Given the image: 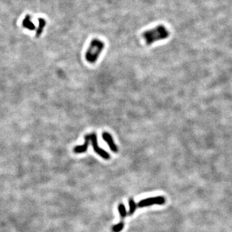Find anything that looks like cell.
Instances as JSON below:
<instances>
[{"mask_svg": "<svg viewBox=\"0 0 232 232\" xmlns=\"http://www.w3.org/2000/svg\"><path fill=\"white\" fill-rule=\"evenodd\" d=\"M45 25H46V21L43 18H39V27L37 29V31L36 33V38H39L40 36V35L42 34V32H43Z\"/></svg>", "mask_w": 232, "mask_h": 232, "instance_id": "cell-8", "label": "cell"}, {"mask_svg": "<svg viewBox=\"0 0 232 232\" xmlns=\"http://www.w3.org/2000/svg\"><path fill=\"white\" fill-rule=\"evenodd\" d=\"M102 138L104 140V141L107 143L108 146H109L110 149L111 150L112 152H113L114 153L118 152V150H119L118 147L116 145L113 137H112V135L110 134V133H108L107 132H103L102 133Z\"/></svg>", "mask_w": 232, "mask_h": 232, "instance_id": "cell-5", "label": "cell"}, {"mask_svg": "<svg viewBox=\"0 0 232 232\" xmlns=\"http://www.w3.org/2000/svg\"><path fill=\"white\" fill-rule=\"evenodd\" d=\"M90 137L91 144H92L94 151L98 155V156H100L103 159L105 160H109L110 159V154L107 151H105L104 149H103L102 148H101L99 146V144H98L96 133L95 132L90 133Z\"/></svg>", "mask_w": 232, "mask_h": 232, "instance_id": "cell-3", "label": "cell"}, {"mask_svg": "<svg viewBox=\"0 0 232 232\" xmlns=\"http://www.w3.org/2000/svg\"><path fill=\"white\" fill-rule=\"evenodd\" d=\"M23 25L26 29H28L29 30H34L35 29V26L33 24V23L31 22V16L29 15L26 16L23 22Z\"/></svg>", "mask_w": 232, "mask_h": 232, "instance_id": "cell-7", "label": "cell"}, {"mask_svg": "<svg viewBox=\"0 0 232 232\" xmlns=\"http://www.w3.org/2000/svg\"><path fill=\"white\" fill-rule=\"evenodd\" d=\"M124 228V224L123 222L119 223L112 227V231L114 232H120Z\"/></svg>", "mask_w": 232, "mask_h": 232, "instance_id": "cell-11", "label": "cell"}, {"mask_svg": "<svg viewBox=\"0 0 232 232\" xmlns=\"http://www.w3.org/2000/svg\"><path fill=\"white\" fill-rule=\"evenodd\" d=\"M170 32L163 25H159L152 29L147 30L143 34V38L147 45H151L153 43L167 39Z\"/></svg>", "mask_w": 232, "mask_h": 232, "instance_id": "cell-1", "label": "cell"}, {"mask_svg": "<svg viewBox=\"0 0 232 232\" xmlns=\"http://www.w3.org/2000/svg\"><path fill=\"white\" fill-rule=\"evenodd\" d=\"M118 210H119V214H120V215L121 216V217L124 218L126 217V208H125V206L124 205H123V204H119V206H118Z\"/></svg>", "mask_w": 232, "mask_h": 232, "instance_id": "cell-10", "label": "cell"}, {"mask_svg": "<svg viewBox=\"0 0 232 232\" xmlns=\"http://www.w3.org/2000/svg\"><path fill=\"white\" fill-rule=\"evenodd\" d=\"M104 43L99 39H93L91 41L88 48L85 53V59L90 64L94 63L99 59L100 54L104 48Z\"/></svg>", "mask_w": 232, "mask_h": 232, "instance_id": "cell-2", "label": "cell"}, {"mask_svg": "<svg viewBox=\"0 0 232 232\" xmlns=\"http://www.w3.org/2000/svg\"><path fill=\"white\" fill-rule=\"evenodd\" d=\"M84 138H85V143H84L83 144L79 145V146H76L74 148L73 151L76 154L83 153H85L87 151L90 142V134H87Z\"/></svg>", "mask_w": 232, "mask_h": 232, "instance_id": "cell-6", "label": "cell"}, {"mask_svg": "<svg viewBox=\"0 0 232 232\" xmlns=\"http://www.w3.org/2000/svg\"><path fill=\"white\" fill-rule=\"evenodd\" d=\"M129 204V214L132 215L135 212L136 209V204L133 199H130L128 202Z\"/></svg>", "mask_w": 232, "mask_h": 232, "instance_id": "cell-9", "label": "cell"}, {"mask_svg": "<svg viewBox=\"0 0 232 232\" xmlns=\"http://www.w3.org/2000/svg\"><path fill=\"white\" fill-rule=\"evenodd\" d=\"M165 202V199L163 196H157L155 197L147 198L143 199L138 202V206L143 208L149 206L153 205H163Z\"/></svg>", "mask_w": 232, "mask_h": 232, "instance_id": "cell-4", "label": "cell"}]
</instances>
